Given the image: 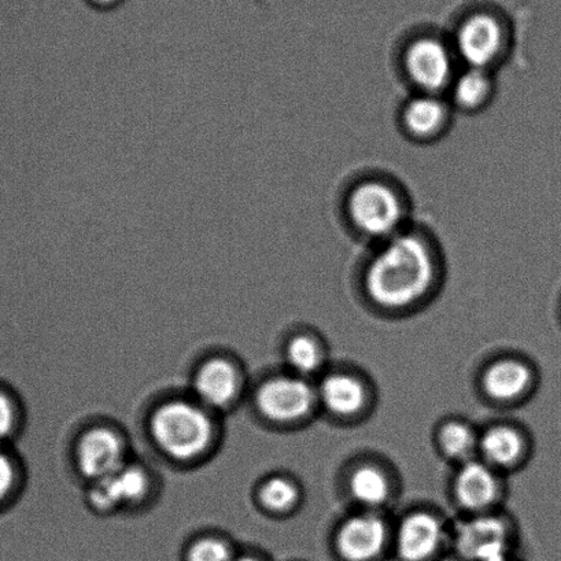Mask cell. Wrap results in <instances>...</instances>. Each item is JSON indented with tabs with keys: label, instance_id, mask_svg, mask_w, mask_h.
Segmentation results:
<instances>
[{
	"label": "cell",
	"instance_id": "1",
	"mask_svg": "<svg viewBox=\"0 0 561 561\" xmlns=\"http://www.w3.org/2000/svg\"><path fill=\"white\" fill-rule=\"evenodd\" d=\"M437 275L433 249L415 232L382 242L365 272V290L386 309L411 307L426 296Z\"/></svg>",
	"mask_w": 561,
	"mask_h": 561
},
{
	"label": "cell",
	"instance_id": "2",
	"mask_svg": "<svg viewBox=\"0 0 561 561\" xmlns=\"http://www.w3.org/2000/svg\"><path fill=\"white\" fill-rule=\"evenodd\" d=\"M156 444L176 460H193L208 448L214 427L205 411L185 401L167 402L151 419Z\"/></svg>",
	"mask_w": 561,
	"mask_h": 561
},
{
	"label": "cell",
	"instance_id": "3",
	"mask_svg": "<svg viewBox=\"0 0 561 561\" xmlns=\"http://www.w3.org/2000/svg\"><path fill=\"white\" fill-rule=\"evenodd\" d=\"M347 214L357 231L385 242L404 231L405 204L393 185L367 180L352 190Z\"/></svg>",
	"mask_w": 561,
	"mask_h": 561
},
{
	"label": "cell",
	"instance_id": "4",
	"mask_svg": "<svg viewBox=\"0 0 561 561\" xmlns=\"http://www.w3.org/2000/svg\"><path fill=\"white\" fill-rule=\"evenodd\" d=\"M408 78L423 94L439 95L456 78L455 54L435 37H421L407 48Z\"/></svg>",
	"mask_w": 561,
	"mask_h": 561
},
{
	"label": "cell",
	"instance_id": "5",
	"mask_svg": "<svg viewBox=\"0 0 561 561\" xmlns=\"http://www.w3.org/2000/svg\"><path fill=\"white\" fill-rule=\"evenodd\" d=\"M505 34L503 25L490 14H473L456 34V54L467 68L489 70L503 57Z\"/></svg>",
	"mask_w": 561,
	"mask_h": 561
},
{
	"label": "cell",
	"instance_id": "6",
	"mask_svg": "<svg viewBox=\"0 0 561 561\" xmlns=\"http://www.w3.org/2000/svg\"><path fill=\"white\" fill-rule=\"evenodd\" d=\"M314 390L299 377H279L261 386L257 405L275 422H294L308 415L314 404Z\"/></svg>",
	"mask_w": 561,
	"mask_h": 561
},
{
	"label": "cell",
	"instance_id": "7",
	"mask_svg": "<svg viewBox=\"0 0 561 561\" xmlns=\"http://www.w3.org/2000/svg\"><path fill=\"white\" fill-rule=\"evenodd\" d=\"M388 539V527L378 515L353 516L336 534V553L342 561H377L383 554Z\"/></svg>",
	"mask_w": 561,
	"mask_h": 561
},
{
	"label": "cell",
	"instance_id": "8",
	"mask_svg": "<svg viewBox=\"0 0 561 561\" xmlns=\"http://www.w3.org/2000/svg\"><path fill=\"white\" fill-rule=\"evenodd\" d=\"M445 541V528L438 517L416 512L407 516L397 528L396 554L400 561H433Z\"/></svg>",
	"mask_w": 561,
	"mask_h": 561
},
{
	"label": "cell",
	"instance_id": "9",
	"mask_svg": "<svg viewBox=\"0 0 561 561\" xmlns=\"http://www.w3.org/2000/svg\"><path fill=\"white\" fill-rule=\"evenodd\" d=\"M456 548L467 561H494L508 558L510 537L503 522L492 516H478L461 525Z\"/></svg>",
	"mask_w": 561,
	"mask_h": 561
},
{
	"label": "cell",
	"instance_id": "10",
	"mask_svg": "<svg viewBox=\"0 0 561 561\" xmlns=\"http://www.w3.org/2000/svg\"><path fill=\"white\" fill-rule=\"evenodd\" d=\"M124 446L112 430L92 428L78 445V465L81 473L92 481L112 476L124 467Z\"/></svg>",
	"mask_w": 561,
	"mask_h": 561
},
{
	"label": "cell",
	"instance_id": "11",
	"mask_svg": "<svg viewBox=\"0 0 561 561\" xmlns=\"http://www.w3.org/2000/svg\"><path fill=\"white\" fill-rule=\"evenodd\" d=\"M149 486L146 472L139 467L124 466L117 472L100 479L90 490L91 503L100 510L116 508L141 499Z\"/></svg>",
	"mask_w": 561,
	"mask_h": 561
},
{
	"label": "cell",
	"instance_id": "12",
	"mask_svg": "<svg viewBox=\"0 0 561 561\" xmlns=\"http://www.w3.org/2000/svg\"><path fill=\"white\" fill-rule=\"evenodd\" d=\"M499 488V478L488 462H462L456 477L457 500L466 510H486L497 499Z\"/></svg>",
	"mask_w": 561,
	"mask_h": 561
},
{
	"label": "cell",
	"instance_id": "13",
	"mask_svg": "<svg viewBox=\"0 0 561 561\" xmlns=\"http://www.w3.org/2000/svg\"><path fill=\"white\" fill-rule=\"evenodd\" d=\"M449 107L439 95L422 94L408 101L402 111L407 133L419 140L437 138L448 124Z\"/></svg>",
	"mask_w": 561,
	"mask_h": 561
},
{
	"label": "cell",
	"instance_id": "14",
	"mask_svg": "<svg viewBox=\"0 0 561 561\" xmlns=\"http://www.w3.org/2000/svg\"><path fill=\"white\" fill-rule=\"evenodd\" d=\"M194 388L206 405L222 408L237 399L241 382L230 363L226 359H210L199 368Z\"/></svg>",
	"mask_w": 561,
	"mask_h": 561
},
{
	"label": "cell",
	"instance_id": "15",
	"mask_svg": "<svg viewBox=\"0 0 561 561\" xmlns=\"http://www.w3.org/2000/svg\"><path fill=\"white\" fill-rule=\"evenodd\" d=\"M319 399L332 415L353 416L362 411L365 390L363 383L351 375L332 374L321 380Z\"/></svg>",
	"mask_w": 561,
	"mask_h": 561
},
{
	"label": "cell",
	"instance_id": "16",
	"mask_svg": "<svg viewBox=\"0 0 561 561\" xmlns=\"http://www.w3.org/2000/svg\"><path fill=\"white\" fill-rule=\"evenodd\" d=\"M530 379L531 373L526 364L516 359H501L484 373L483 389L495 400H514L525 393Z\"/></svg>",
	"mask_w": 561,
	"mask_h": 561
},
{
	"label": "cell",
	"instance_id": "17",
	"mask_svg": "<svg viewBox=\"0 0 561 561\" xmlns=\"http://www.w3.org/2000/svg\"><path fill=\"white\" fill-rule=\"evenodd\" d=\"M451 101L462 111L473 112L482 108L493 94V79L490 70L466 68L457 73L450 85Z\"/></svg>",
	"mask_w": 561,
	"mask_h": 561
},
{
	"label": "cell",
	"instance_id": "18",
	"mask_svg": "<svg viewBox=\"0 0 561 561\" xmlns=\"http://www.w3.org/2000/svg\"><path fill=\"white\" fill-rule=\"evenodd\" d=\"M479 449L489 466L505 467L519 459L523 440L514 428L495 426L489 428L479 439Z\"/></svg>",
	"mask_w": 561,
	"mask_h": 561
},
{
	"label": "cell",
	"instance_id": "19",
	"mask_svg": "<svg viewBox=\"0 0 561 561\" xmlns=\"http://www.w3.org/2000/svg\"><path fill=\"white\" fill-rule=\"evenodd\" d=\"M352 497L367 508H377L388 501L390 486L388 478L378 468L363 466L351 478Z\"/></svg>",
	"mask_w": 561,
	"mask_h": 561
},
{
	"label": "cell",
	"instance_id": "20",
	"mask_svg": "<svg viewBox=\"0 0 561 561\" xmlns=\"http://www.w3.org/2000/svg\"><path fill=\"white\" fill-rule=\"evenodd\" d=\"M439 446L450 459L466 462L470 461L473 451L479 448V439L467 424L450 422L440 428Z\"/></svg>",
	"mask_w": 561,
	"mask_h": 561
},
{
	"label": "cell",
	"instance_id": "21",
	"mask_svg": "<svg viewBox=\"0 0 561 561\" xmlns=\"http://www.w3.org/2000/svg\"><path fill=\"white\" fill-rule=\"evenodd\" d=\"M286 358L298 375H310L320 367L321 351L312 337L296 336L287 345Z\"/></svg>",
	"mask_w": 561,
	"mask_h": 561
},
{
	"label": "cell",
	"instance_id": "22",
	"mask_svg": "<svg viewBox=\"0 0 561 561\" xmlns=\"http://www.w3.org/2000/svg\"><path fill=\"white\" fill-rule=\"evenodd\" d=\"M299 497L296 484L285 478H272L261 488L260 499L266 508L283 512L290 510Z\"/></svg>",
	"mask_w": 561,
	"mask_h": 561
},
{
	"label": "cell",
	"instance_id": "23",
	"mask_svg": "<svg viewBox=\"0 0 561 561\" xmlns=\"http://www.w3.org/2000/svg\"><path fill=\"white\" fill-rule=\"evenodd\" d=\"M232 550L219 538L208 537L195 541L187 550L185 561H233Z\"/></svg>",
	"mask_w": 561,
	"mask_h": 561
},
{
	"label": "cell",
	"instance_id": "24",
	"mask_svg": "<svg viewBox=\"0 0 561 561\" xmlns=\"http://www.w3.org/2000/svg\"><path fill=\"white\" fill-rule=\"evenodd\" d=\"M14 423V411L12 402L8 397L0 393V439L7 437L12 432Z\"/></svg>",
	"mask_w": 561,
	"mask_h": 561
},
{
	"label": "cell",
	"instance_id": "25",
	"mask_svg": "<svg viewBox=\"0 0 561 561\" xmlns=\"http://www.w3.org/2000/svg\"><path fill=\"white\" fill-rule=\"evenodd\" d=\"M14 470L12 461L7 456L0 454V500L7 497L10 489L13 486Z\"/></svg>",
	"mask_w": 561,
	"mask_h": 561
},
{
	"label": "cell",
	"instance_id": "26",
	"mask_svg": "<svg viewBox=\"0 0 561 561\" xmlns=\"http://www.w3.org/2000/svg\"><path fill=\"white\" fill-rule=\"evenodd\" d=\"M90 2L94 3L98 8H112L114 4H117L119 0H90Z\"/></svg>",
	"mask_w": 561,
	"mask_h": 561
},
{
	"label": "cell",
	"instance_id": "27",
	"mask_svg": "<svg viewBox=\"0 0 561 561\" xmlns=\"http://www.w3.org/2000/svg\"><path fill=\"white\" fill-rule=\"evenodd\" d=\"M233 561H263L257 558H253V556H242V558H238Z\"/></svg>",
	"mask_w": 561,
	"mask_h": 561
},
{
	"label": "cell",
	"instance_id": "28",
	"mask_svg": "<svg viewBox=\"0 0 561 561\" xmlns=\"http://www.w3.org/2000/svg\"><path fill=\"white\" fill-rule=\"evenodd\" d=\"M494 561H515V560L512 559V556H508V558H503V559H499V560H494Z\"/></svg>",
	"mask_w": 561,
	"mask_h": 561
}]
</instances>
